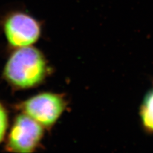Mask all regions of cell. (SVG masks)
<instances>
[{
	"instance_id": "cell-1",
	"label": "cell",
	"mask_w": 153,
	"mask_h": 153,
	"mask_svg": "<svg viewBox=\"0 0 153 153\" xmlns=\"http://www.w3.org/2000/svg\"><path fill=\"white\" fill-rule=\"evenodd\" d=\"M47 74L44 56L31 46L17 48L4 67V75L13 86L27 89L40 84Z\"/></svg>"
},
{
	"instance_id": "cell-2",
	"label": "cell",
	"mask_w": 153,
	"mask_h": 153,
	"mask_svg": "<svg viewBox=\"0 0 153 153\" xmlns=\"http://www.w3.org/2000/svg\"><path fill=\"white\" fill-rule=\"evenodd\" d=\"M3 26L9 44L17 49L32 45L40 36V22L22 11L8 13L3 20Z\"/></svg>"
},
{
	"instance_id": "cell-3",
	"label": "cell",
	"mask_w": 153,
	"mask_h": 153,
	"mask_svg": "<svg viewBox=\"0 0 153 153\" xmlns=\"http://www.w3.org/2000/svg\"><path fill=\"white\" fill-rule=\"evenodd\" d=\"M65 108L61 96L51 93L37 94L21 105V108L29 117L42 126L50 127L57 121Z\"/></svg>"
},
{
	"instance_id": "cell-4",
	"label": "cell",
	"mask_w": 153,
	"mask_h": 153,
	"mask_svg": "<svg viewBox=\"0 0 153 153\" xmlns=\"http://www.w3.org/2000/svg\"><path fill=\"white\" fill-rule=\"evenodd\" d=\"M44 135L40 124L25 114L18 116L10 132L7 149L11 152H31L39 144Z\"/></svg>"
},
{
	"instance_id": "cell-5",
	"label": "cell",
	"mask_w": 153,
	"mask_h": 153,
	"mask_svg": "<svg viewBox=\"0 0 153 153\" xmlns=\"http://www.w3.org/2000/svg\"><path fill=\"white\" fill-rule=\"evenodd\" d=\"M139 115L143 129L148 133H153V86L143 99Z\"/></svg>"
},
{
	"instance_id": "cell-6",
	"label": "cell",
	"mask_w": 153,
	"mask_h": 153,
	"mask_svg": "<svg viewBox=\"0 0 153 153\" xmlns=\"http://www.w3.org/2000/svg\"><path fill=\"white\" fill-rule=\"evenodd\" d=\"M8 126L7 113L3 105L0 103V142H1L5 135Z\"/></svg>"
}]
</instances>
